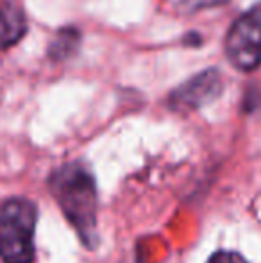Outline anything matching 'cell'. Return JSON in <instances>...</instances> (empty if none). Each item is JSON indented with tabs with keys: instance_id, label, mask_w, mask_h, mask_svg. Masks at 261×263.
<instances>
[{
	"instance_id": "2",
	"label": "cell",
	"mask_w": 261,
	"mask_h": 263,
	"mask_svg": "<svg viewBox=\"0 0 261 263\" xmlns=\"http://www.w3.org/2000/svg\"><path fill=\"white\" fill-rule=\"evenodd\" d=\"M34 202L13 197L0 206V258L4 263H32L36 231Z\"/></svg>"
},
{
	"instance_id": "4",
	"label": "cell",
	"mask_w": 261,
	"mask_h": 263,
	"mask_svg": "<svg viewBox=\"0 0 261 263\" xmlns=\"http://www.w3.org/2000/svg\"><path fill=\"white\" fill-rule=\"evenodd\" d=\"M224 81L218 70L209 68L175 88L168 97V102L175 111H195L209 104L222 93Z\"/></svg>"
},
{
	"instance_id": "3",
	"label": "cell",
	"mask_w": 261,
	"mask_h": 263,
	"mask_svg": "<svg viewBox=\"0 0 261 263\" xmlns=\"http://www.w3.org/2000/svg\"><path fill=\"white\" fill-rule=\"evenodd\" d=\"M226 54L234 68L251 72L261 65V4L252 6L231 25Z\"/></svg>"
},
{
	"instance_id": "1",
	"label": "cell",
	"mask_w": 261,
	"mask_h": 263,
	"mask_svg": "<svg viewBox=\"0 0 261 263\" xmlns=\"http://www.w3.org/2000/svg\"><path fill=\"white\" fill-rule=\"evenodd\" d=\"M49 188L83 243L93 249L98 242V197L90 168L83 163H66L50 176Z\"/></svg>"
},
{
	"instance_id": "6",
	"label": "cell",
	"mask_w": 261,
	"mask_h": 263,
	"mask_svg": "<svg viewBox=\"0 0 261 263\" xmlns=\"http://www.w3.org/2000/svg\"><path fill=\"white\" fill-rule=\"evenodd\" d=\"M81 36L77 29L66 27L61 29L56 34V38L52 40L49 49V55L56 61H65L66 58H70L72 54H75L77 47H79Z\"/></svg>"
},
{
	"instance_id": "5",
	"label": "cell",
	"mask_w": 261,
	"mask_h": 263,
	"mask_svg": "<svg viewBox=\"0 0 261 263\" xmlns=\"http://www.w3.org/2000/svg\"><path fill=\"white\" fill-rule=\"evenodd\" d=\"M27 31L24 11L11 0H0V50L16 45Z\"/></svg>"
},
{
	"instance_id": "8",
	"label": "cell",
	"mask_w": 261,
	"mask_h": 263,
	"mask_svg": "<svg viewBox=\"0 0 261 263\" xmlns=\"http://www.w3.org/2000/svg\"><path fill=\"white\" fill-rule=\"evenodd\" d=\"M211 4H222V2H226V0H209Z\"/></svg>"
},
{
	"instance_id": "7",
	"label": "cell",
	"mask_w": 261,
	"mask_h": 263,
	"mask_svg": "<svg viewBox=\"0 0 261 263\" xmlns=\"http://www.w3.org/2000/svg\"><path fill=\"white\" fill-rule=\"evenodd\" d=\"M208 263H247V260L236 251H216Z\"/></svg>"
}]
</instances>
